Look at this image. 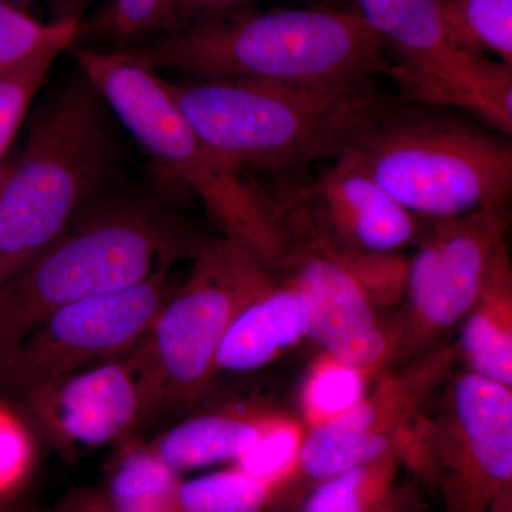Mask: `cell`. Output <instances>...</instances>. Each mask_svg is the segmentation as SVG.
I'll return each mask as SVG.
<instances>
[{
    "instance_id": "cell-1",
    "label": "cell",
    "mask_w": 512,
    "mask_h": 512,
    "mask_svg": "<svg viewBox=\"0 0 512 512\" xmlns=\"http://www.w3.org/2000/svg\"><path fill=\"white\" fill-rule=\"evenodd\" d=\"M163 83L195 131L242 173L284 178L345 154L392 103L376 77L336 83Z\"/></svg>"
},
{
    "instance_id": "cell-2",
    "label": "cell",
    "mask_w": 512,
    "mask_h": 512,
    "mask_svg": "<svg viewBox=\"0 0 512 512\" xmlns=\"http://www.w3.org/2000/svg\"><path fill=\"white\" fill-rule=\"evenodd\" d=\"M117 49L190 80L336 83L384 76L387 67L383 42L362 16L325 6L248 5Z\"/></svg>"
},
{
    "instance_id": "cell-3",
    "label": "cell",
    "mask_w": 512,
    "mask_h": 512,
    "mask_svg": "<svg viewBox=\"0 0 512 512\" xmlns=\"http://www.w3.org/2000/svg\"><path fill=\"white\" fill-rule=\"evenodd\" d=\"M111 194L0 288V355L60 309L191 261L208 239L157 201Z\"/></svg>"
},
{
    "instance_id": "cell-4",
    "label": "cell",
    "mask_w": 512,
    "mask_h": 512,
    "mask_svg": "<svg viewBox=\"0 0 512 512\" xmlns=\"http://www.w3.org/2000/svg\"><path fill=\"white\" fill-rule=\"evenodd\" d=\"M120 128L80 70L42 100L0 190V288L109 190Z\"/></svg>"
},
{
    "instance_id": "cell-5",
    "label": "cell",
    "mask_w": 512,
    "mask_h": 512,
    "mask_svg": "<svg viewBox=\"0 0 512 512\" xmlns=\"http://www.w3.org/2000/svg\"><path fill=\"white\" fill-rule=\"evenodd\" d=\"M345 156L420 220L510 207V137L460 111L392 101Z\"/></svg>"
},
{
    "instance_id": "cell-6",
    "label": "cell",
    "mask_w": 512,
    "mask_h": 512,
    "mask_svg": "<svg viewBox=\"0 0 512 512\" xmlns=\"http://www.w3.org/2000/svg\"><path fill=\"white\" fill-rule=\"evenodd\" d=\"M69 49L121 127L200 198L222 237L278 274L289 247L264 195L188 123L165 90L163 77L124 49Z\"/></svg>"
},
{
    "instance_id": "cell-7",
    "label": "cell",
    "mask_w": 512,
    "mask_h": 512,
    "mask_svg": "<svg viewBox=\"0 0 512 512\" xmlns=\"http://www.w3.org/2000/svg\"><path fill=\"white\" fill-rule=\"evenodd\" d=\"M403 468L444 512H488L511 498L512 387L453 373L404 433Z\"/></svg>"
},
{
    "instance_id": "cell-8",
    "label": "cell",
    "mask_w": 512,
    "mask_h": 512,
    "mask_svg": "<svg viewBox=\"0 0 512 512\" xmlns=\"http://www.w3.org/2000/svg\"><path fill=\"white\" fill-rule=\"evenodd\" d=\"M275 284V275L237 242H204L141 342L156 377L161 417L200 403L218 375V353L232 323Z\"/></svg>"
},
{
    "instance_id": "cell-9",
    "label": "cell",
    "mask_w": 512,
    "mask_h": 512,
    "mask_svg": "<svg viewBox=\"0 0 512 512\" xmlns=\"http://www.w3.org/2000/svg\"><path fill=\"white\" fill-rule=\"evenodd\" d=\"M349 9L382 40L400 101L460 111L511 137L512 66L461 46L436 0H352Z\"/></svg>"
},
{
    "instance_id": "cell-10",
    "label": "cell",
    "mask_w": 512,
    "mask_h": 512,
    "mask_svg": "<svg viewBox=\"0 0 512 512\" xmlns=\"http://www.w3.org/2000/svg\"><path fill=\"white\" fill-rule=\"evenodd\" d=\"M180 281L171 269L72 303L0 355V394L12 402L140 345Z\"/></svg>"
},
{
    "instance_id": "cell-11",
    "label": "cell",
    "mask_w": 512,
    "mask_h": 512,
    "mask_svg": "<svg viewBox=\"0 0 512 512\" xmlns=\"http://www.w3.org/2000/svg\"><path fill=\"white\" fill-rule=\"evenodd\" d=\"M508 228V208L424 220L416 255L409 259L402 309L394 320L393 365L439 348L448 332L460 326L476 301L491 252Z\"/></svg>"
},
{
    "instance_id": "cell-12",
    "label": "cell",
    "mask_w": 512,
    "mask_h": 512,
    "mask_svg": "<svg viewBox=\"0 0 512 512\" xmlns=\"http://www.w3.org/2000/svg\"><path fill=\"white\" fill-rule=\"evenodd\" d=\"M456 343H444L393 370H384L366 396L338 419L306 430L278 510H296L316 484L384 456L402 443L421 407L453 375Z\"/></svg>"
},
{
    "instance_id": "cell-13",
    "label": "cell",
    "mask_w": 512,
    "mask_h": 512,
    "mask_svg": "<svg viewBox=\"0 0 512 512\" xmlns=\"http://www.w3.org/2000/svg\"><path fill=\"white\" fill-rule=\"evenodd\" d=\"M258 185V184H256ZM289 245L402 252L424 220L402 207L342 154L311 180L274 190L258 185Z\"/></svg>"
},
{
    "instance_id": "cell-14",
    "label": "cell",
    "mask_w": 512,
    "mask_h": 512,
    "mask_svg": "<svg viewBox=\"0 0 512 512\" xmlns=\"http://www.w3.org/2000/svg\"><path fill=\"white\" fill-rule=\"evenodd\" d=\"M141 342L124 355L23 397L16 402L23 417L60 450L137 440L161 417L156 377Z\"/></svg>"
},
{
    "instance_id": "cell-15",
    "label": "cell",
    "mask_w": 512,
    "mask_h": 512,
    "mask_svg": "<svg viewBox=\"0 0 512 512\" xmlns=\"http://www.w3.org/2000/svg\"><path fill=\"white\" fill-rule=\"evenodd\" d=\"M282 279L299 289L309 311L308 339L322 352L373 377L390 369L394 323H384L362 289L336 262L312 249L289 247Z\"/></svg>"
},
{
    "instance_id": "cell-16",
    "label": "cell",
    "mask_w": 512,
    "mask_h": 512,
    "mask_svg": "<svg viewBox=\"0 0 512 512\" xmlns=\"http://www.w3.org/2000/svg\"><path fill=\"white\" fill-rule=\"evenodd\" d=\"M282 412L255 402L195 413L148 443L175 473L232 463L247 454Z\"/></svg>"
},
{
    "instance_id": "cell-17",
    "label": "cell",
    "mask_w": 512,
    "mask_h": 512,
    "mask_svg": "<svg viewBox=\"0 0 512 512\" xmlns=\"http://www.w3.org/2000/svg\"><path fill=\"white\" fill-rule=\"evenodd\" d=\"M309 335V311L299 289L276 279L235 319L222 342L217 372L251 373L272 365Z\"/></svg>"
},
{
    "instance_id": "cell-18",
    "label": "cell",
    "mask_w": 512,
    "mask_h": 512,
    "mask_svg": "<svg viewBox=\"0 0 512 512\" xmlns=\"http://www.w3.org/2000/svg\"><path fill=\"white\" fill-rule=\"evenodd\" d=\"M457 360L467 372L512 387V262L507 237L491 252L476 301L460 323Z\"/></svg>"
},
{
    "instance_id": "cell-19",
    "label": "cell",
    "mask_w": 512,
    "mask_h": 512,
    "mask_svg": "<svg viewBox=\"0 0 512 512\" xmlns=\"http://www.w3.org/2000/svg\"><path fill=\"white\" fill-rule=\"evenodd\" d=\"M180 474L171 470L148 444L133 440L121 447L100 491L104 512H180Z\"/></svg>"
},
{
    "instance_id": "cell-20",
    "label": "cell",
    "mask_w": 512,
    "mask_h": 512,
    "mask_svg": "<svg viewBox=\"0 0 512 512\" xmlns=\"http://www.w3.org/2000/svg\"><path fill=\"white\" fill-rule=\"evenodd\" d=\"M403 441L384 456L360 464L312 487L298 512H377L399 483Z\"/></svg>"
},
{
    "instance_id": "cell-21",
    "label": "cell",
    "mask_w": 512,
    "mask_h": 512,
    "mask_svg": "<svg viewBox=\"0 0 512 512\" xmlns=\"http://www.w3.org/2000/svg\"><path fill=\"white\" fill-rule=\"evenodd\" d=\"M372 379L365 370L320 352L299 387V420L311 430L338 419L366 396Z\"/></svg>"
},
{
    "instance_id": "cell-22",
    "label": "cell",
    "mask_w": 512,
    "mask_h": 512,
    "mask_svg": "<svg viewBox=\"0 0 512 512\" xmlns=\"http://www.w3.org/2000/svg\"><path fill=\"white\" fill-rule=\"evenodd\" d=\"M278 485L237 466L181 480L177 490L180 512H275Z\"/></svg>"
},
{
    "instance_id": "cell-23",
    "label": "cell",
    "mask_w": 512,
    "mask_h": 512,
    "mask_svg": "<svg viewBox=\"0 0 512 512\" xmlns=\"http://www.w3.org/2000/svg\"><path fill=\"white\" fill-rule=\"evenodd\" d=\"M451 35L471 52L512 66V0H436Z\"/></svg>"
},
{
    "instance_id": "cell-24",
    "label": "cell",
    "mask_w": 512,
    "mask_h": 512,
    "mask_svg": "<svg viewBox=\"0 0 512 512\" xmlns=\"http://www.w3.org/2000/svg\"><path fill=\"white\" fill-rule=\"evenodd\" d=\"M328 256L362 289L377 311L400 308L409 258L402 252H367L335 247H303Z\"/></svg>"
},
{
    "instance_id": "cell-25",
    "label": "cell",
    "mask_w": 512,
    "mask_h": 512,
    "mask_svg": "<svg viewBox=\"0 0 512 512\" xmlns=\"http://www.w3.org/2000/svg\"><path fill=\"white\" fill-rule=\"evenodd\" d=\"M79 23L72 19L43 23L22 6L0 0V74L50 47L69 49L76 40Z\"/></svg>"
},
{
    "instance_id": "cell-26",
    "label": "cell",
    "mask_w": 512,
    "mask_h": 512,
    "mask_svg": "<svg viewBox=\"0 0 512 512\" xmlns=\"http://www.w3.org/2000/svg\"><path fill=\"white\" fill-rule=\"evenodd\" d=\"M171 29V0H111L96 18L86 25L79 23L76 37L111 40L124 47Z\"/></svg>"
},
{
    "instance_id": "cell-27",
    "label": "cell",
    "mask_w": 512,
    "mask_h": 512,
    "mask_svg": "<svg viewBox=\"0 0 512 512\" xmlns=\"http://www.w3.org/2000/svg\"><path fill=\"white\" fill-rule=\"evenodd\" d=\"M63 50L66 49L60 46L50 47L0 74V163L5 160L37 90L45 83L47 73Z\"/></svg>"
},
{
    "instance_id": "cell-28",
    "label": "cell",
    "mask_w": 512,
    "mask_h": 512,
    "mask_svg": "<svg viewBox=\"0 0 512 512\" xmlns=\"http://www.w3.org/2000/svg\"><path fill=\"white\" fill-rule=\"evenodd\" d=\"M305 436L306 427L302 421L282 413L258 443L232 466L278 485L279 491L296 466Z\"/></svg>"
},
{
    "instance_id": "cell-29",
    "label": "cell",
    "mask_w": 512,
    "mask_h": 512,
    "mask_svg": "<svg viewBox=\"0 0 512 512\" xmlns=\"http://www.w3.org/2000/svg\"><path fill=\"white\" fill-rule=\"evenodd\" d=\"M251 0H171L173 29L245 8ZM170 32V30H168Z\"/></svg>"
},
{
    "instance_id": "cell-30",
    "label": "cell",
    "mask_w": 512,
    "mask_h": 512,
    "mask_svg": "<svg viewBox=\"0 0 512 512\" xmlns=\"http://www.w3.org/2000/svg\"><path fill=\"white\" fill-rule=\"evenodd\" d=\"M377 512H427L423 487L413 478L397 483L386 503Z\"/></svg>"
},
{
    "instance_id": "cell-31",
    "label": "cell",
    "mask_w": 512,
    "mask_h": 512,
    "mask_svg": "<svg viewBox=\"0 0 512 512\" xmlns=\"http://www.w3.org/2000/svg\"><path fill=\"white\" fill-rule=\"evenodd\" d=\"M9 2L22 6L23 3L30 2V0H9ZM90 2L92 0H52V22L67 19L79 20L80 13Z\"/></svg>"
},
{
    "instance_id": "cell-32",
    "label": "cell",
    "mask_w": 512,
    "mask_h": 512,
    "mask_svg": "<svg viewBox=\"0 0 512 512\" xmlns=\"http://www.w3.org/2000/svg\"><path fill=\"white\" fill-rule=\"evenodd\" d=\"M309 6H325V8H342L343 0H306Z\"/></svg>"
},
{
    "instance_id": "cell-33",
    "label": "cell",
    "mask_w": 512,
    "mask_h": 512,
    "mask_svg": "<svg viewBox=\"0 0 512 512\" xmlns=\"http://www.w3.org/2000/svg\"><path fill=\"white\" fill-rule=\"evenodd\" d=\"M10 167H12V164H9L8 161L3 160L0 163V190H2V185L5 183L6 177H8Z\"/></svg>"
},
{
    "instance_id": "cell-34",
    "label": "cell",
    "mask_w": 512,
    "mask_h": 512,
    "mask_svg": "<svg viewBox=\"0 0 512 512\" xmlns=\"http://www.w3.org/2000/svg\"><path fill=\"white\" fill-rule=\"evenodd\" d=\"M276 512H298L296 510H285V511H276Z\"/></svg>"
}]
</instances>
